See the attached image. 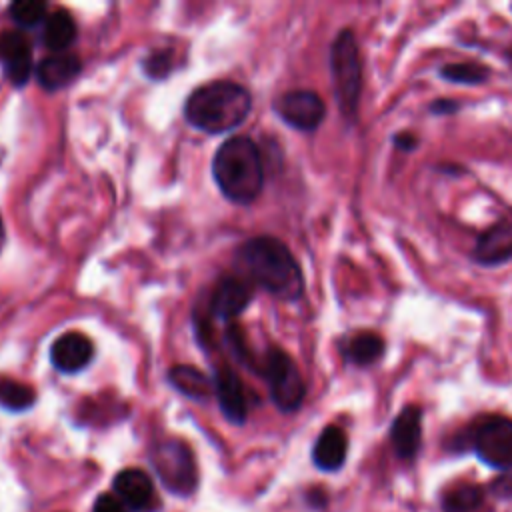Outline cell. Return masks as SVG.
<instances>
[{"instance_id":"6da1fadb","label":"cell","mask_w":512,"mask_h":512,"mask_svg":"<svg viewBox=\"0 0 512 512\" xmlns=\"http://www.w3.org/2000/svg\"><path fill=\"white\" fill-rule=\"evenodd\" d=\"M236 268L250 284L264 288L282 300H298L304 292L302 270L284 242L272 236H256L236 250Z\"/></svg>"},{"instance_id":"7a4b0ae2","label":"cell","mask_w":512,"mask_h":512,"mask_svg":"<svg viewBox=\"0 0 512 512\" xmlns=\"http://www.w3.org/2000/svg\"><path fill=\"white\" fill-rule=\"evenodd\" d=\"M252 108L250 92L230 80H214L196 88L186 104L184 116L198 130L220 134L240 126Z\"/></svg>"},{"instance_id":"3957f363","label":"cell","mask_w":512,"mask_h":512,"mask_svg":"<svg viewBox=\"0 0 512 512\" xmlns=\"http://www.w3.org/2000/svg\"><path fill=\"white\" fill-rule=\"evenodd\" d=\"M212 174L222 194L236 204H250L264 186L258 146L248 136L228 138L214 154Z\"/></svg>"},{"instance_id":"277c9868","label":"cell","mask_w":512,"mask_h":512,"mask_svg":"<svg viewBox=\"0 0 512 512\" xmlns=\"http://www.w3.org/2000/svg\"><path fill=\"white\" fill-rule=\"evenodd\" d=\"M330 76L340 114L348 122L356 120L362 92V62L356 36L350 28L340 30L330 46Z\"/></svg>"},{"instance_id":"5b68a950","label":"cell","mask_w":512,"mask_h":512,"mask_svg":"<svg viewBox=\"0 0 512 512\" xmlns=\"http://www.w3.org/2000/svg\"><path fill=\"white\" fill-rule=\"evenodd\" d=\"M152 466L162 484L174 494H190L196 488L198 474L190 448L180 440H162L152 448Z\"/></svg>"},{"instance_id":"8992f818","label":"cell","mask_w":512,"mask_h":512,"mask_svg":"<svg viewBox=\"0 0 512 512\" xmlns=\"http://www.w3.org/2000/svg\"><path fill=\"white\" fill-rule=\"evenodd\" d=\"M468 440L482 462L498 470H512V420L484 416L468 430Z\"/></svg>"},{"instance_id":"52a82bcc","label":"cell","mask_w":512,"mask_h":512,"mask_svg":"<svg viewBox=\"0 0 512 512\" xmlns=\"http://www.w3.org/2000/svg\"><path fill=\"white\" fill-rule=\"evenodd\" d=\"M262 374L268 382L270 396L282 412H294L300 408L306 386L296 362L280 348H272L262 366Z\"/></svg>"},{"instance_id":"ba28073f","label":"cell","mask_w":512,"mask_h":512,"mask_svg":"<svg viewBox=\"0 0 512 512\" xmlns=\"http://www.w3.org/2000/svg\"><path fill=\"white\" fill-rule=\"evenodd\" d=\"M276 114L292 128L302 132L316 130L324 116H326V104L314 90H288L274 102Z\"/></svg>"},{"instance_id":"9c48e42d","label":"cell","mask_w":512,"mask_h":512,"mask_svg":"<svg viewBox=\"0 0 512 512\" xmlns=\"http://www.w3.org/2000/svg\"><path fill=\"white\" fill-rule=\"evenodd\" d=\"M512 258V208L486 228L474 248L472 260L480 266H500Z\"/></svg>"},{"instance_id":"30bf717a","label":"cell","mask_w":512,"mask_h":512,"mask_svg":"<svg viewBox=\"0 0 512 512\" xmlns=\"http://www.w3.org/2000/svg\"><path fill=\"white\" fill-rule=\"evenodd\" d=\"M0 62L8 82L24 86L32 72V48L22 32L0 34Z\"/></svg>"},{"instance_id":"8fae6325","label":"cell","mask_w":512,"mask_h":512,"mask_svg":"<svg viewBox=\"0 0 512 512\" xmlns=\"http://www.w3.org/2000/svg\"><path fill=\"white\" fill-rule=\"evenodd\" d=\"M252 300V286L242 276H224L210 298V310L216 318L232 320Z\"/></svg>"},{"instance_id":"7c38bea8","label":"cell","mask_w":512,"mask_h":512,"mask_svg":"<svg viewBox=\"0 0 512 512\" xmlns=\"http://www.w3.org/2000/svg\"><path fill=\"white\" fill-rule=\"evenodd\" d=\"M94 346L90 338L80 332L62 334L50 348V362L60 372H78L90 364Z\"/></svg>"},{"instance_id":"4fadbf2b","label":"cell","mask_w":512,"mask_h":512,"mask_svg":"<svg viewBox=\"0 0 512 512\" xmlns=\"http://www.w3.org/2000/svg\"><path fill=\"white\" fill-rule=\"evenodd\" d=\"M214 394L222 414L230 422L242 424L246 420V414H248L246 392H244L242 380L232 368H218L214 376Z\"/></svg>"},{"instance_id":"5bb4252c","label":"cell","mask_w":512,"mask_h":512,"mask_svg":"<svg viewBox=\"0 0 512 512\" xmlns=\"http://www.w3.org/2000/svg\"><path fill=\"white\" fill-rule=\"evenodd\" d=\"M420 440H422V408L416 404H408L396 414L390 426V442L394 446V452L400 458L408 460L418 452Z\"/></svg>"},{"instance_id":"9a60e30c","label":"cell","mask_w":512,"mask_h":512,"mask_svg":"<svg viewBox=\"0 0 512 512\" xmlns=\"http://www.w3.org/2000/svg\"><path fill=\"white\" fill-rule=\"evenodd\" d=\"M80 58L70 52H56L52 56H46L38 68L36 78L42 88L46 90H60L68 86L78 74H80Z\"/></svg>"},{"instance_id":"2e32d148","label":"cell","mask_w":512,"mask_h":512,"mask_svg":"<svg viewBox=\"0 0 512 512\" xmlns=\"http://www.w3.org/2000/svg\"><path fill=\"white\" fill-rule=\"evenodd\" d=\"M348 452V438L340 426H326L320 436L316 438V444L312 448V460L320 470L334 472L338 470Z\"/></svg>"},{"instance_id":"e0dca14e","label":"cell","mask_w":512,"mask_h":512,"mask_svg":"<svg viewBox=\"0 0 512 512\" xmlns=\"http://www.w3.org/2000/svg\"><path fill=\"white\" fill-rule=\"evenodd\" d=\"M112 486L124 506L130 508H144L152 498V482L148 474L138 468H126L118 472Z\"/></svg>"},{"instance_id":"ac0fdd59","label":"cell","mask_w":512,"mask_h":512,"mask_svg":"<svg viewBox=\"0 0 512 512\" xmlns=\"http://www.w3.org/2000/svg\"><path fill=\"white\" fill-rule=\"evenodd\" d=\"M342 356L354 366H370L384 354V340L376 332L360 330L340 344Z\"/></svg>"},{"instance_id":"d6986e66","label":"cell","mask_w":512,"mask_h":512,"mask_svg":"<svg viewBox=\"0 0 512 512\" xmlns=\"http://www.w3.org/2000/svg\"><path fill=\"white\" fill-rule=\"evenodd\" d=\"M76 38V24L72 16L66 10H56L50 16H46L44 30H42V42L46 48L56 52H62L72 44Z\"/></svg>"},{"instance_id":"ffe728a7","label":"cell","mask_w":512,"mask_h":512,"mask_svg":"<svg viewBox=\"0 0 512 512\" xmlns=\"http://www.w3.org/2000/svg\"><path fill=\"white\" fill-rule=\"evenodd\" d=\"M168 378L176 390L194 400H204L214 392V382L194 366H174L168 372Z\"/></svg>"},{"instance_id":"44dd1931","label":"cell","mask_w":512,"mask_h":512,"mask_svg":"<svg viewBox=\"0 0 512 512\" xmlns=\"http://www.w3.org/2000/svg\"><path fill=\"white\" fill-rule=\"evenodd\" d=\"M438 74L446 82L474 86V84H482L488 80L490 68L484 64H476V62H454V64H444L438 70Z\"/></svg>"},{"instance_id":"7402d4cb","label":"cell","mask_w":512,"mask_h":512,"mask_svg":"<svg viewBox=\"0 0 512 512\" xmlns=\"http://www.w3.org/2000/svg\"><path fill=\"white\" fill-rule=\"evenodd\" d=\"M36 394L28 384L10 380V378H0V406L8 410H26L34 404Z\"/></svg>"},{"instance_id":"603a6c76","label":"cell","mask_w":512,"mask_h":512,"mask_svg":"<svg viewBox=\"0 0 512 512\" xmlns=\"http://www.w3.org/2000/svg\"><path fill=\"white\" fill-rule=\"evenodd\" d=\"M482 504V490L474 484L452 488L444 498L446 512H470Z\"/></svg>"},{"instance_id":"cb8c5ba5","label":"cell","mask_w":512,"mask_h":512,"mask_svg":"<svg viewBox=\"0 0 512 512\" xmlns=\"http://www.w3.org/2000/svg\"><path fill=\"white\" fill-rule=\"evenodd\" d=\"M8 14L20 26H36L46 16V4L40 0H16L10 4Z\"/></svg>"},{"instance_id":"d4e9b609","label":"cell","mask_w":512,"mask_h":512,"mask_svg":"<svg viewBox=\"0 0 512 512\" xmlns=\"http://www.w3.org/2000/svg\"><path fill=\"white\" fill-rule=\"evenodd\" d=\"M144 72L154 78V80H160L164 78L170 70H172V58L168 52H154L150 54L146 60H144Z\"/></svg>"},{"instance_id":"484cf974","label":"cell","mask_w":512,"mask_h":512,"mask_svg":"<svg viewBox=\"0 0 512 512\" xmlns=\"http://www.w3.org/2000/svg\"><path fill=\"white\" fill-rule=\"evenodd\" d=\"M92 512H126L124 502L112 494H102L96 498Z\"/></svg>"},{"instance_id":"4316f807","label":"cell","mask_w":512,"mask_h":512,"mask_svg":"<svg viewBox=\"0 0 512 512\" xmlns=\"http://www.w3.org/2000/svg\"><path fill=\"white\" fill-rule=\"evenodd\" d=\"M490 492L498 498H512V472H506V474L498 476L490 484Z\"/></svg>"},{"instance_id":"83f0119b","label":"cell","mask_w":512,"mask_h":512,"mask_svg":"<svg viewBox=\"0 0 512 512\" xmlns=\"http://www.w3.org/2000/svg\"><path fill=\"white\" fill-rule=\"evenodd\" d=\"M458 102L456 100H448V98H438L430 104L432 114H454L458 110Z\"/></svg>"},{"instance_id":"f1b7e54d","label":"cell","mask_w":512,"mask_h":512,"mask_svg":"<svg viewBox=\"0 0 512 512\" xmlns=\"http://www.w3.org/2000/svg\"><path fill=\"white\" fill-rule=\"evenodd\" d=\"M392 142L398 150H404V152H410L416 148V136L410 134V132H400V134H394L392 136Z\"/></svg>"},{"instance_id":"f546056e","label":"cell","mask_w":512,"mask_h":512,"mask_svg":"<svg viewBox=\"0 0 512 512\" xmlns=\"http://www.w3.org/2000/svg\"><path fill=\"white\" fill-rule=\"evenodd\" d=\"M308 500H310L314 506H324V504H326V496H324V492H320V490H312V492L308 494Z\"/></svg>"},{"instance_id":"4dcf8cb0","label":"cell","mask_w":512,"mask_h":512,"mask_svg":"<svg viewBox=\"0 0 512 512\" xmlns=\"http://www.w3.org/2000/svg\"><path fill=\"white\" fill-rule=\"evenodd\" d=\"M4 226H2V220H0V248H2V244H4Z\"/></svg>"}]
</instances>
